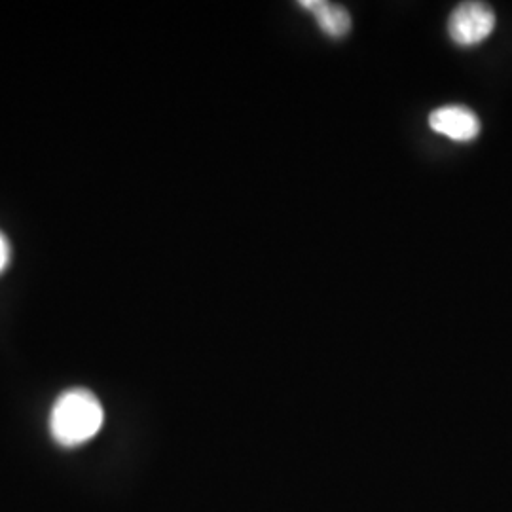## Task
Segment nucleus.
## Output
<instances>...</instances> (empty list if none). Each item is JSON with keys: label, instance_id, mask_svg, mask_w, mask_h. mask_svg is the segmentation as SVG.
I'll return each instance as SVG.
<instances>
[{"label": "nucleus", "instance_id": "obj_5", "mask_svg": "<svg viewBox=\"0 0 512 512\" xmlns=\"http://www.w3.org/2000/svg\"><path fill=\"white\" fill-rule=\"evenodd\" d=\"M8 262H10V243H8L6 236L0 232V274L6 270Z\"/></svg>", "mask_w": 512, "mask_h": 512}, {"label": "nucleus", "instance_id": "obj_4", "mask_svg": "<svg viewBox=\"0 0 512 512\" xmlns=\"http://www.w3.org/2000/svg\"><path fill=\"white\" fill-rule=\"evenodd\" d=\"M298 6L317 21L319 29L330 38H344L351 31V16L340 4H332L327 0H302Z\"/></svg>", "mask_w": 512, "mask_h": 512}, {"label": "nucleus", "instance_id": "obj_1", "mask_svg": "<svg viewBox=\"0 0 512 512\" xmlns=\"http://www.w3.org/2000/svg\"><path fill=\"white\" fill-rule=\"evenodd\" d=\"M105 412L88 389H69L55 401L50 431L61 446L73 448L93 439L103 427Z\"/></svg>", "mask_w": 512, "mask_h": 512}, {"label": "nucleus", "instance_id": "obj_2", "mask_svg": "<svg viewBox=\"0 0 512 512\" xmlns=\"http://www.w3.org/2000/svg\"><path fill=\"white\" fill-rule=\"evenodd\" d=\"M495 27L494 10L482 2H463L448 19V33L463 46H476L492 35Z\"/></svg>", "mask_w": 512, "mask_h": 512}, {"label": "nucleus", "instance_id": "obj_3", "mask_svg": "<svg viewBox=\"0 0 512 512\" xmlns=\"http://www.w3.org/2000/svg\"><path fill=\"white\" fill-rule=\"evenodd\" d=\"M429 128L452 141L469 143L480 133V120L475 112L467 107L446 105L431 112Z\"/></svg>", "mask_w": 512, "mask_h": 512}]
</instances>
